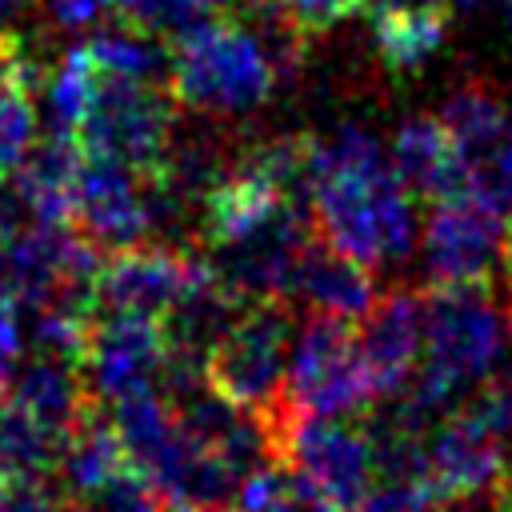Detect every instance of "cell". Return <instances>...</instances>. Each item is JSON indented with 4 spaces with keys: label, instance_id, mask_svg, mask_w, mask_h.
Here are the masks:
<instances>
[{
    "label": "cell",
    "instance_id": "cell-1",
    "mask_svg": "<svg viewBox=\"0 0 512 512\" xmlns=\"http://www.w3.org/2000/svg\"><path fill=\"white\" fill-rule=\"evenodd\" d=\"M312 228L364 268L408 260L420 232L412 192L368 128L344 124L312 136Z\"/></svg>",
    "mask_w": 512,
    "mask_h": 512
},
{
    "label": "cell",
    "instance_id": "cell-2",
    "mask_svg": "<svg viewBox=\"0 0 512 512\" xmlns=\"http://www.w3.org/2000/svg\"><path fill=\"white\" fill-rule=\"evenodd\" d=\"M276 88L260 44L236 20H208L172 44V84L180 108L208 116H248Z\"/></svg>",
    "mask_w": 512,
    "mask_h": 512
},
{
    "label": "cell",
    "instance_id": "cell-3",
    "mask_svg": "<svg viewBox=\"0 0 512 512\" xmlns=\"http://www.w3.org/2000/svg\"><path fill=\"white\" fill-rule=\"evenodd\" d=\"M272 432L276 456L292 468L312 512H360L376 480L368 428L280 408L272 416Z\"/></svg>",
    "mask_w": 512,
    "mask_h": 512
},
{
    "label": "cell",
    "instance_id": "cell-4",
    "mask_svg": "<svg viewBox=\"0 0 512 512\" xmlns=\"http://www.w3.org/2000/svg\"><path fill=\"white\" fill-rule=\"evenodd\" d=\"M376 384L356 352L352 324L340 316L312 312L288 352V384H284V412L296 416H324V420H352L376 408Z\"/></svg>",
    "mask_w": 512,
    "mask_h": 512
},
{
    "label": "cell",
    "instance_id": "cell-5",
    "mask_svg": "<svg viewBox=\"0 0 512 512\" xmlns=\"http://www.w3.org/2000/svg\"><path fill=\"white\" fill-rule=\"evenodd\" d=\"M288 352L292 312L284 300H256L208 352V384L232 404L272 420L284 408Z\"/></svg>",
    "mask_w": 512,
    "mask_h": 512
},
{
    "label": "cell",
    "instance_id": "cell-6",
    "mask_svg": "<svg viewBox=\"0 0 512 512\" xmlns=\"http://www.w3.org/2000/svg\"><path fill=\"white\" fill-rule=\"evenodd\" d=\"M172 120L176 96L168 88L100 72L76 140L92 156H112L140 176H156L172 148Z\"/></svg>",
    "mask_w": 512,
    "mask_h": 512
},
{
    "label": "cell",
    "instance_id": "cell-7",
    "mask_svg": "<svg viewBox=\"0 0 512 512\" xmlns=\"http://www.w3.org/2000/svg\"><path fill=\"white\" fill-rule=\"evenodd\" d=\"M508 260V220L496 216L476 196H452L432 204L424 236H420V264L432 288L456 284H492Z\"/></svg>",
    "mask_w": 512,
    "mask_h": 512
},
{
    "label": "cell",
    "instance_id": "cell-8",
    "mask_svg": "<svg viewBox=\"0 0 512 512\" xmlns=\"http://www.w3.org/2000/svg\"><path fill=\"white\" fill-rule=\"evenodd\" d=\"M168 364V336L160 320L96 316L80 356V376L92 404H120L140 392H160Z\"/></svg>",
    "mask_w": 512,
    "mask_h": 512
},
{
    "label": "cell",
    "instance_id": "cell-9",
    "mask_svg": "<svg viewBox=\"0 0 512 512\" xmlns=\"http://www.w3.org/2000/svg\"><path fill=\"white\" fill-rule=\"evenodd\" d=\"M72 224L104 256L152 240L144 176L136 168L112 160V156L84 152V168H80V180H76V216H72Z\"/></svg>",
    "mask_w": 512,
    "mask_h": 512
},
{
    "label": "cell",
    "instance_id": "cell-10",
    "mask_svg": "<svg viewBox=\"0 0 512 512\" xmlns=\"http://www.w3.org/2000/svg\"><path fill=\"white\" fill-rule=\"evenodd\" d=\"M188 280V248L160 240L132 244L104 256L96 280V316H144L164 320Z\"/></svg>",
    "mask_w": 512,
    "mask_h": 512
},
{
    "label": "cell",
    "instance_id": "cell-11",
    "mask_svg": "<svg viewBox=\"0 0 512 512\" xmlns=\"http://www.w3.org/2000/svg\"><path fill=\"white\" fill-rule=\"evenodd\" d=\"M424 320L428 304L416 288H392L376 296L372 312L360 320L356 352L376 384V396L388 400L408 388L424 360Z\"/></svg>",
    "mask_w": 512,
    "mask_h": 512
},
{
    "label": "cell",
    "instance_id": "cell-12",
    "mask_svg": "<svg viewBox=\"0 0 512 512\" xmlns=\"http://www.w3.org/2000/svg\"><path fill=\"white\" fill-rule=\"evenodd\" d=\"M428 464H432V484L440 500L492 496L508 468L504 444L468 412L448 416L428 432Z\"/></svg>",
    "mask_w": 512,
    "mask_h": 512
},
{
    "label": "cell",
    "instance_id": "cell-13",
    "mask_svg": "<svg viewBox=\"0 0 512 512\" xmlns=\"http://www.w3.org/2000/svg\"><path fill=\"white\" fill-rule=\"evenodd\" d=\"M400 184L416 196V200H452L468 192V168L464 156L456 148V140L448 136V128L440 124V116H412L396 128L392 136V152H388Z\"/></svg>",
    "mask_w": 512,
    "mask_h": 512
},
{
    "label": "cell",
    "instance_id": "cell-14",
    "mask_svg": "<svg viewBox=\"0 0 512 512\" xmlns=\"http://www.w3.org/2000/svg\"><path fill=\"white\" fill-rule=\"evenodd\" d=\"M288 300H300L312 312L360 324L376 304V280L360 260H352V256L336 252L332 244H324L320 236H312L292 272Z\"/></svg>",
    "mask_w": 512,
    "mask_h": 512
},
{
    "label": "cell",
    "instance_id": "cell-15",
    "mask_svg": "<svg viewBox=\"0 0 512 512\" xmlns=\"http://www.w3.org/2000/svg\"><path fill=\"white\" fill-rule=\"evenodd\" d=\"M8 400L20 404L28 416H36L44 428H52L56 436H72L80 428V420L92 412V396L84 388V376L72 360H56V356H32L20 364Z\"/></svg>",
    "mask_w": 512,
    "mask_h": 512
},
{
    "label": "cell",
    "instance_id": "cell-16",
    "mask_svg": "<svg viewBox=\"0 0 512 512\" xmlns=\"http://www.w3.org/2000/svg\"><path fill=\"white\" fill-rule=\"evenodd\" d=\"M84 168V148L76 136L44 132L40 144L28 148L16 176L32 200L36 224H72L76 216V180Z\"/></svg>",
    "mask_w": 512,
    "mask_h": 512
},
{
    "label": "cell",
    "instance_id": "cell-17",
    "mask_svg": "<svg viewBox=\"0 0 512 512\" xmlns=\"http://www.w3.org/2000/svg\"><path fill=\"white\" fill-rule=\"evenodd\" d=\"M124 468H128V456H124V444L116 436V424H112V416H104L92 404V412L80 420V428L64 440L56 480L72 500H88Z\"/></svg>",
    "mask_w": 512,
    "mask_h": 512
},
{
    "label": "cell",
    "instance_id": "cell-18",
    "mask_svg": "<svg viewBox=\"0 0 512 512\" xmlns=\"http://www.w3.org/2000/svg\"><path fill=\"white\" fill-rule=\"evenodd\" d=\"M60 452L64 436H56L20 404L0 396V488L44 484L48 476H56Z\"/></svg>",
    "mask_w": 512,
    "mask_h": 512
},
{
    "label": "cell",
    "instance_id": "cell-19",
    "mask_svg": "<svg viewBox=\"0 0 512 512\" xmlns=\"http://www.w3.org/2000/svg\"><path fill=\"white\" fill-rule=\"evenodd\" d=\"M88 52L104 76L140 80V84H156V88L172 84V44H164L140 28H128V24L108 28L104 24L100 32L88 36Z\"/></svg>",
    "mask_w": 512,
    "mask_h": 512
},
{
    "label": "cell",
    "instance_id": "cell-20",
    "mask_svg": "<svg viewBox=\"0 0 512 512\" xmlns=\"http://www.w3.org/2000/svg\"><path fill=\"white\" fill-rule=\"evenodd\" d=\"M436 116H440V124L448 128V136L456 140L464 164H468L472 156H480L488 144H496V140L512 128V116H508L504 100H500L488 84H480V80L456 88V92L440 104Z\"/></svg>",
    "mask_w": 512,
    "mask_h": 512
},
{
    "label": "cell",
    "instance_id": "cell-21",
    "mask_svg": "<svg viewBox=\"0 0 512 512\" xmlns=\"http://www.w3.org/2000/svg\"><path fill=\"white\" fill-rule=\"evenodd\" d=\"M96 76H100V68L92 64L88 44H72L56 60V68H52L44 92H40L44 132H56V136H76L80 132L88 100H92V88H96Z\"/></svg>",
    "mask_w": 512,
    "mask_h": 512
},
{
    "label": "cell",
    "instance_id": "cell-22",
    "mask_svg": "<svg viewBox=\"0 0 512 512\" xmlns=\"http://www.w3.org/2000/svg\"><path fill=\"white\" fill-rule=\"evenodd\" d=\"M444 28L448 20H436V16H396V12H372V36H376V52L380 60L408 76V72H420L440 40H444Z\"/></svg>",
    "mask_w": 512,
    "mask_h": 512
},
{
    "label": "cell",
    "instance_id": "cell-23",
    "mask_svg": "<svg viewBox=\"0 0 512 512\" xmlns=\"http://www.w3.org/2000/svg\"><path fill=\"white\" fill-rule=\"evenodd\" d=\"M116 20L164 44H176L200 24H208L212 16L204 0H116Z\"/></svg>",
    "mask_w": 512,
    "mask_h": 512
},
{
    "label": "cell",
    "instance_id": "cell-24",
    "mask_svg": "<svg viewBox=\"0 0 512 512\" xmlns=\"http://www.w3.org/2000/svg\"><path fill=\"white\" fill-rule=\"evenodd\" d=\"M228 512H312V508H308L292 468L280 456H272L240 480Z\"/></svg>",
    "mask_w": 512,
    "mask_h": 512
},
{
    "label": "cell",
    "instance_id": "cell-25",
    "mask_svg": "<svg viewBox=\"0 0 512 512\" xmlns=\"http://www.w3.org/2000/svg\"><path fill=\"white\" fill-rule=\"evenodd\" d=\"M464 168H468V196H476L512 224V128L480 156H472Z\"/></svg>",
    "mask_w": 512,
    "mask_h": 512
},
{
    "label": "cell",
    "instance_id": "cell-26",
    "mask_svg": "<svg viewBox=\"0 0 512 512\" xmlns=\"http://www.w3.org/2000/svg\"><path fill=\"white\" fill-rule=\"evenodd\" d=\"M36 100L8 76H0V176L16 172L36 136Z\"/></svg>",
    "mask_w": 512,
    "mask_h": 512
},
{
    "label": "cell",
    "instance_id": "cell-27",
    "mask_svg": "<svg viewBox=\"0 0 512 512\" xmlns=\"http://www.w3.org/2000/svg\"><path fill=\"white\" fill-rule=\"evenodd\" d=\"M440 504L432 476H376L360 512H436Z\"/></svg>",
    "mask_w": 512,
    "mask_h": 512
},
{
    "label": "cell",
    "instance_id": "cell-28",
    "mask_svg": "<svg viewBox=\"0 0 512 512\" xmlns=\"http://www.w3.org/2000/svg\"><path fill=\"white\" fill-rule=\"evenodd\" d=\"M80 504H88L92 512H168L172 508L132 464L124 472H116L100 492H92Z\"/></svg>",
    "mask_w": 512,
    "mask_h": 512
},
{
    "label": "cell",
    "instance_id": "cell-29",
    "mask_svg": "<svg viewBox=\"0 0 512 512\" xmlns=\"http://www.w3.org/2000/svg\"><path fill=\"white\" fill-rule=\"evenodd\" d=\"M464 412L508 448L512 444V376H492L488 384H480L464 404Z\"/></svg>",
    "mask_w": 512,
    "mask_h": 512
},
{
    "label": "cell",
    "instance_id": "cell-30",
    "mask_svg": "<svg viewBox=\"0 0 512 512\" xmlns=\"http://www.w3.org/2000/svg\"><path fill=\"white\" fill-rule=\"evenodd\" d=\"M44 16L64 36L100 32L116 16V0H44Z\"/></svg>",
    "mask_w": 512,
    "mask_h": 512
},
{
    "label": "cell",
    "instance_id": "cell-31",
    "mask_svg": "<svg viewBox=\"0 0 512 512\" xmlns=\"http://www.w3.org/2000/svg\"><path fill=\"white\" fill-rule=\"evenodd\" d=\"M32 224H36V212H32V200L20 184V176L16 172L0 176V240H16Z\"/></svg>",
    "mask_w": 512,
    "mask_h": 512
},
{
    "label": "cell",
    "instance_id": "cell-32",
    "mask_svg": "<svg viewBox=\"0 0 512 512\" xmlns=\"http://www.w3.org/2000/svg\"><path fill=\"white\" fill-rule=\"evenodd\" d=\"M296 24L308 32V36H320L328 28H336L344 16H352L356 8H364L360 0H288Z\"/></svg>",
    "mask_w": 512,
    "mask_h": 512
},
{
    "label": "cell",
    "instance_id": "cell-33",
    "mask_svg": "<svg viewBox=\"0 0 512 512\" xmlns=\"http://www.w3.org/2000/svg\"><path fill=\"white\" fill-rule=\"evenodd\" d=\"M0 512H60V504L44 484H12L0 488Z\"/></svg>",
    "mask_w": 512,
    "mask_h": 512
},
{
    "label": "cell",
    "instance_id": "cell-34",
    "mask_svg": "<svg viewBox=\"0 0 512 512\" xmlns=\"http://www.w3.org/2000/svg\"><path fill=\"white\" fill-rule=\"evenodd\" d=\"M456 0H372V12H396V16H436L448 20Z\"/></svg>",
    "mask_w": 512,
    "mask_h": 512
},
{
    "label": "cell",
    "instance_id": "cell-35",
    "mask_svg": "<svg viewBox=\"0 0 512 512\" xmlns=\"http://www.w3.org/2000/svg\"><path fill=\"white\" fill-rule=\"evenodd\" d=\"M436 512H496L492 496H476V500H444Z\"/></svg>",
    "mask_w": 512,
    "mask_h": 512
},
{
    "label": "cell",
    "instance_id": "cell-36",
    "mask_svg": "<svg viewBox=\"0 0 512 512\" xmlns=\"http://www.w3.org/2000/svg\"><path fill=\"white\" fill-rule=\"evenodd\" d=\"M492 508L496 512H512V464L504 468V476H500V484L492 492Z\"/></svg>",
    "mask_w": 512,
    "mask_h": 512
},
{
    "label": "cell",
    "instance_id": "cell-37",
    "mask_svg": "<svg viewBox=\"0 0 512 512\" xmlns=\"http://www.w3.org/2000/svg\"><path fill=\"white\" fill-rule=\"evenodd\" d=\"M20 12V0H0V44L12 40V16Z\"/></svg>",
    "mask_w": 512,
    "mask_h": 512
},
{
    "label": "cell",
    "instance_id": "cell-38",
    "mask_svg": "<svg viewBox=\"0 0 512 512\" xmlns=\"http://www.w3.org/2000/svg\"><path fill=\"white\" fill-rule=\"evenodd\" d=\"M504 276H508V300H512V224H508V260H504Z\"/></svg>",
    "mask_w": 512,
    "mask_h": 512
},
{
    "label": "cell",
    "instance_id": "cell-39",
    "mask_svg": "<svg viewBox=\"0 0 512 512\" xmlns=\"http://www.w3.org/2000/svg\"><path fill=\"white\" fill-rule=\"evenodd\" d=\"M484 4H488V0H456L460 12H476V8H484Z\"/></svg>",
    "mask_w": 512,
    "mask_h": 512
},
{
    "label": "cell",
    "instance_id": "cell-40",
    "mask_svg": "<svg viewBox=\"0 0 512 512\" xmlns=\"http://www.w3.org/2000/svg\"><path fill=\"white\" fill-rule=\"evenodd\" d=\"M204 4H208V8H236L240 0H204Z\"/></svg>",
    "mask_w": 512,
    "mask_h": 512
},
{
    "label": "cell",
    "instance_id": "cell-41",
    "mask_svg": "<svg viewBox=\"0 0 512 512\" xmlns=\"http://www.w3.org/2000/svg\"><path fill=\"white\" fill-rule=\"evenodd\" d=\"M60 512H92L88 504H80V500H72V508H60Z\"/></svg>",
    "mask_w": 512,
    "mask_h": 512
},
{
    "label": "cell",
    "instance_id": "cell-42",
    "mask_svg": "<svg viewBox=\"0 0 512 512\" xmlns=\"http://www.w3.org/2000/svg\"><path fill=\"white\" fill-rule=\"evenodd\" d=\"M504 16H508V28H512V0H504Z\"/></svg>",
    "mask_w": 512,
    "mask_h": 512
},
{
    "label": "cell",
    "instance_id": "cell-43",
    "mask_svg": "<svg viewBox=\"0 0 512 512\" xmlns=\"http://www.w3.org/2000/svg\"><path fill=\"white\" fill-rule=\"evenodd\" d=\"M168 512H204V508H168Z\"/></svg>",
    "mask_w": 512,
    "mask_h": 512
},
{
    "label": "cell",
    "instance_id": "cell-44",
    "mask_svg": "<svg viewBox=\"0 0 512 512\" xmlns=\"http://www.w3.org/2000/svg\"><path fill=\"white\" fill-rule=\"evenodd\" d=\"M360 4H372V0H360Z\"/></svg>",
    "mask_w": 512,
    "mask_h": 512
}]
</instances>
